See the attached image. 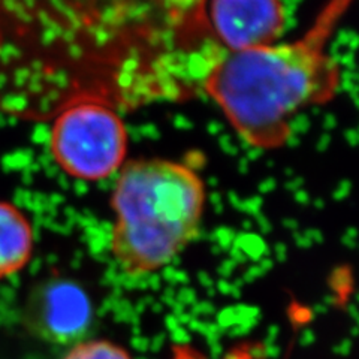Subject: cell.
Wrapping results in <instances>:
<instances>
[{"label":"cell","instance_id":"277c9868","mask_svg":"<svg viewBox=\"0 0 359 359\" xmlns=\"http://www.w3.org/2000/svg\"><path fill=\"white\" fill-rule=\"evenodd\" d=\"M204 20L223 53L265 47L286 27L283 0H204Z\"/></svg>","mask_w":359,"mask_h":359},{"label":"cell","instance_id":"6da1fadb","mask_svg":"<svg viewBox=\"0 0 359 359\" xmlns=\"http://www.w3.org/2000/svg\"><path fill=\"white\" fill-rule=\"evenodd\" d=\"M352 2L327 0L301 36L224 53L212 67L202 96L219 107L244 144L257 150L285 147L295 117L339 93L341 67L330 43Z\"/></svg>","mask_w":359,"mask_h":359},{"label":"cell","instance_id":"5b68a950","mask_svg":"<svg viewBox=\"0 0 359 359\" xmlns=\"http://www.w3.org/2000/svg\"><path fill=\"white\" fill-rule=\"evenodd\" d=\"M92 304L84 289L66 280L38 286L26 304L27 327L43 340L69 343L87 331Z\"/></svg>","mask_w":359,"mask_h":359},{"label":"cell","instance_id":"ba28073f","mask_svg":"<svg viewBox=\"0 0 359 359\" xmlns=\"http://www.w3.org/2000/svg\"><path fill=\"white\" fill-rule=\"evenodd\" d=\"M264 347L253 343H240L224 353L220 359H264ZM170 359H210L194 344L180 343L172 346Z\"/></svg>","mask_w":359,"mask_h":359},{"label":"cell","instance_id":"7a4b0ae2","mask_svg":"<svg viewBox=\"0 0 359 359\" xmlns=\"http://www.w3.org/2000/svg\"><path fill=\"white\" fill-rule=\"evenodd\" d=\"M109 204L112 257L125 274L147 276L172 264L198 238L207 189L194 165L141 157L121 166Z\"/></svg>","mask_w":359,"mask_h":359},{"label":"cell","instance_id":"52a82bcc","mask_svg":"<svg viewBox=\"0 0 359 359\" xmlns=\"http://www.w3.org/2000/svg\"><path fill=\"white\" fill-rule=\"evenodd\" d=\"M63 359H133L125 347L109 340L78 341Z\"/></svg>","mask_w":359,"mask_h":359},{"label":"cell","instance_id":"3957f363","mask_svg":"<svg viewBox=\"0 0 359 359\" xmlns=\"http://www.w3.org/2000/svg\"><path fill=\"white\" fill-rule=\"evenodd\" d=\"M50 153L60 170L75 180L97 183L126 163L129 135L116 107L83 99L51 118Z\"/></svg>","mask_w":359,"mask_h":359},{"label":"cell","instance_id":"8992f818","mask_svg":"<svg viewBox=\"0 0 359 359\" xmlns=\"http://www.w3.org/2000/svg\"><path fill=\"white\" fill-rule=\"evenodd\" d=\"M35 250V232L17 205L0 201V280L20 273Z\"/></svg>","mask_w":359,"mask_h":359}]
</instances>
